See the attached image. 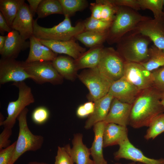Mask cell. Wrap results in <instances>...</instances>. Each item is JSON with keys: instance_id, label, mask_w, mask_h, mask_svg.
Segmentation results:
<instances>
[{"instance_id": "obj_26", "label": "cell", "mask_w": 164, "mask_h": 164, "mask_svg": "<svg viewBox=\"0 0 164 164\" xmlns=\"http://www.w3.org/2000/svg\"><path fill=\"white\" fill-rule=\"evenodd\" d=\"M108 32L84 31L77 36L75 39L80 41L86 47L91 48L97 45L103 44L106 40Z\"/></svg>"}, {"instance_id": "obj_19", "label": "cell", "mask_w": 164, "mask_h": 164, "mask_svg": "<svg viewBox=\"0 0 164 164\" xmlns=\"http://www.w3.org/2000/svg\"><path fill=\"white\" fill-rule=\"evenodd\" d=\"M82 139V135L77 133L72 140V147L69 144L64 146L76 164H95L90 158V149L83 143Z\"/></svg>"}, {"instance_id": "obj_5", "label": "cell", "mask_w": 164, "mask_h": 164, "mask_svg": "<svg viewBox=\"0 0 164 164\" xmlns=\"http://www.w3.org/2000/svg\"><path fill=\"white\" fill-rule=\"evenodd\" d=\"M25 108L18 116L19 130L18 138L16 141L14 154L10 164H14L25 152L36 151L42 147L44 138L41 135H35L29 130L27 125V115L28 112Z\"/></svg>"}, {"instance_id": "obj_4", "label": "cell", "mask_w": 164, "mask_h": 164, "mask_svg": "<svg viewBox=\"0 0 164 164\" xmlns=\"http://www.w3.org/2000/svg\"><path fill=\"white\" fill-rule=\"evenodd\" d=\"M64 20L58 25L51 28L39 26L38 18L33 21V35L39 39L59 41H68L85 31L83 21L78 22L74 26L70 18L65 16Z\"/></svg>"}, {"instance_id": "obj_24", "label": "cell", "mask_w": 164, "mask_h": 164, "mask_svg": "<svg viewBox=\"0 0 164 164\" xmlns=\"http://www.w3.org/2000/svg\"><path fill=\"white\" fill-rule=\"evenodd\" d=\"M52 63L54 67L63 79L73 81L77 77L78 70L74 60L72 58L69 56H57Z\"/></svg>"}, {"instance_id": "obj_12", "label": "cell", "mask_w": 164, "mask_h": 164, "mask_svg": "<svg viewBox=\"0 0 164 164\" xmlns=\"http://www.w3.org/2000/svg\"><path fill=\"white\" fill-rule=\"evenodd\" d=\"M134 30L148 37L154 45L164 51V16L150 18L140 23Z\"/></svg>"}, {"instance_id": "obj_47", "label": "cell", "mask_w": 164, "mask_h": 164, "mask_svg": "<svg viewBox=\"0 0 164 164\" xmlns=\"http://www.w3.org/2000/svg\"><path fill=\"white\" fill-rule=\"evenodd\" d=\"M27 164H49L48 163L41 162H38L36 161L31 162L28 163Z\"/></svg>"}, {"instance_id": "obj_42", "label": "cell", "mask_w": 164, "mask_h": 164, "mask_svg": "<svg viewBox=\"0 0 164 164\" xmlns=\"http://www.w3.org/2000/svg\"><path fill=\"white\" fill-rule=\"evenodd\" d=\"M13 29L8 25L2 13L0 12V31L1 33L11 32Z\"/></svg>"}, {"instance_id": "obj_25", "label": "cell", "mask_w": 164, "mask_h": 164, "mask_svg": "<svg viewBox=\"0 0 164 164\" xmlns=\"http://www.w3.org/2000/svg\"><path fill=\"white\" fill-rule=\"evenodd\" d=\"M104 47L103 44H101L90 48L89 50L83 53L78 58L74 60L77 70L97 67Z\"/></svg>"}, {"instance_id": "obj_46", "label": "cell", "mask_w": 164, "mask_h": 164, "mask_svg": "<svg viewBox=\"0 0 164 164\" xmlns=\"http://www.w3.org/2000/svg\"><path fill=\"white\" fill-rule=\"evenodd\" d=\"M6 39V36H0V53L3 50Z\"/></svg>"}, {"instance_id": "obj_22", "label": "cell", "mask_w": 164, "mask_h": 164, "mask_svg": "<svg viewBox=\"0 0 164 164\" xmlns=\"http://www.w3.org/2000/svg\"><path fill=\"white\" fill-rule=\"evenodd\" d=\"M106 124L104 121H103L96 123L93 126L94 137L90 150L95 164H108L103 152V133Z\"/></svg>"}, {"instance_id": "obj_15", "label": "cell", "mask_w": 164, "mask_h": 164, "mask_svg": "<svg viewBox=\"0 0 164 164\" xmlns=\"http://www.w3.org/2000/svg\"><path fill=\"white\" fill-rule=\"evenodd\" d=\"M33 16L29 6L25 2L20 6L11 28L18 31L25 40L33 35Z\"/></svg>"}, {"instance_id": "obj_33", "label": "cell", "mask_w": 164, "mask_h": 164, "mask_svg": "<svg viewBox=\"0 0 164 164\" xmlns=\"http://www.w3.org/2000/svg\"><path fill=\"white\" fill-rule=\"evenodd\" d=\"M85 31L99 32H107L111 23L96 19L90 16L83 21Z\"/></svg>"}, {"instance_id": "obj_8", "label": "cell", "mask_w": 164, "mask_h": 164, "mask_svg": "<svg viewBox=\"0 0 164 164\" xmlns=\"http://www.w3.org/2000/svg\"><path fill=\"white\" fill-rule=\"evenodd\" d=\"M125 62L113 48L104 47L97 67L103 75L113 82L124 76Z\"/></svg>"}, {"instance_id": "obj_49", "label": "cell", "mask_w": 164, "mask_h": 164, "mask_svg": "<svg viewBox=\"0 0 164 164\" xmlns=\"http://www.w3.org/2000/svg\"><path fill=\"white\" fill-rule=\"evenodd\" d=\"M115 164H122L121 163H119V162L115 163ZM127 164H143L142 163H139V162H137V163H136L135 162H132L128 163Z\"/></svg>"}, {"instance_id": "obj_6", "label": "cell", "mask_w": 164, "mask_h": 164, "mask_svg": "<svg viewBox=\"0 0 164 164\" xmlns=\"http://www.w3.org/2000/svg\"><path fill=\"white\" fill-rule=\"evenodd\" d=\"M79 80L87 87L89 101L94 102L106 95L113 83L103 75L97 67L83 70L78 74Z\"/></svg>"}, {"instance_id": "obj_2", "label": "cell", "mask_w": 164, "mask_h": 164, "mask_svg": "<svg viewBox=\"0 0 164 164\" xmlns=\"http://www.w3.org/2000/svg\"><path fill=\"white\" fill-rule=\"evenodd\" d=\"M152 41L148 37L132 31L116 43V50L125 61L142 63L149 57V45Z\"/></svg>"}, {"instance_id": "obj_40", "label": "cell", "mask_w": 164, "mask_h": 164, "mask_svg": "<svg viewBox=\"0 0 164 164\" xmlns=\"http://www.w3.org/2000/svg\"><path fill=\"white\" fill-rule=\"evenodd\" d=\"M12 128H4L0 134V150L10 145L11 141L9 138L12 135Z\"/></svg>"}, {"instance_id": "obj_48", "label": "cell", "mask_w": 164, "mask_h": 164, "mask_svg": "<svg viewBox=\"0 0 164 164\" xmlns=\"http://www.w3.org/2000/svg\"><path fill=\"white\" fill-rule=\"evenodd\" d=\"M161 103L164 108V94H162L161 98Z\"/></svg>"}, {"instance_id": "obj_10", "label": "cell", "mask_w": 164, "mask_h": 164, "mask_svg": "<svg viewBox=\"0 0 164 164\" xmlns=\"http://www.w3.org/2000/svg\"><path fill=\"white\" fill-rule=\"evenodd\" d=\"M123 76L140 91L153 87L152 72L140 63L125 61Z\"/></svg>"}, {"instance_id": "obj_44", "label": "cell", "mask_w": 164, "mask_h": 164, "mask_svg": "<svg viewBox=\"0 0 164 164\" xmlns=\"http://www.w3.org/2000/svg\"><path fill=\"white\" fill-rule=\"evenodd\" d=\"M76 114L77 117L80 118H84L89 115L84 108L83 104L80 105L77 108L76 111Z\"/></svg>"}, {"instance_id": "obj_17", "label": "cell", "mask_w": 164, "mask_h": 164, "mask_svg": "<svg viewBox=\"0 0 164 164\" xmlns=\"http://www.w3.org/2000/svg\"><path fill=\"white\" fill-rule=\"evenodd\" d=\"M132 104L121 102L114 98L105 122L127 126L129 125Z\"/></svg>"}, {"instance_id": "obj_31", "label": "cell", "mask_w": 164, "mask_h": 164, "mask_svg": "<svg viewBox=\"0 0 164 164\" xmlns=\"http://www.w3.org/2000/svg\"><path fill=\"white\" fill-rule=\"evenodd\" d=\"M144 137L146 140L154 139L164 132V113L157 116L149 126Z\"/></svg>"}, {"instance_id": "obj_1", "label": "cell", "mask_w": 164, "mask_h": 164, "mask_svg": "<svg viewBox=\"0 0 164 164\" xmlns=\"http://www.w3.org/2000/svg\"><path fill=\"white\" fill-rule=\"evenodd\" d=\"M161 95L153 87L141 91L132 104L129 125L135 128L149 127L164 111L161 103Z\"/></svg>"}, {"instance_id": "obj_50", "label": "cell", "mask_w": 164, "mask_h": 164, "mask_svg": "<svg viewBox=\"0 0 164 164\" xmlns=\"http://www.w3.org/2000/svg\"><path fill=\"white\" fill-rule=\"evenodd\" d=\"M163 9H164V0H163Z\"/></svg>"}, {"instance_id": "obj_34", "label": "cell", "mask_w": 164, "mask_h": 164, "mask_svg": "<svg viewBox=\"0 0 164 164\" xmlns=\"http://www.w3.org/2000/svg\"><path fill=\"white\" fill-rule=\"evenodd\" d=\"M103 4L101 20L111 23L118 10L119 6L110 2L109 0H100Z\"/></svg>"}, {"instance_id": "obj_13", "label": "cell", "mask_w": 164, "mask_h": 164, "mask_svg": "<svg viewBox=\"0 0 164 164\" xmlns=\"http://www.w3.org/2000/svg\"><path fill=\"white\" fill-rule=\"evenodd\" d=\"M119 145L118 150L114 154L116 160L124 159L143 164H164V158L155 159L146 157L130 142L128 138Z\"/></svg>"}, {"instance_id": "obj_27", "label": "cell", "mask_w": 164, "mask_h": 164, "mask_svg": "<svg viewBox=\"0 0 164 164\" xmlns=\"http://www.w3.org/2000/svg\"><path fill=\"white\" fill-rule=\"evenodd\" d=\"M25 1L24 0H0V12L11 28L20 6L25 2Z\"/></svg>"}, {"instance_id": "obj_18", "label": "cell", "mask_w": 164, "mask_h": 164, "mask_svg": "<svg viewBox=\"0 0 164 164\" xmlns=\"http://www.w3.org/2000/svg\"><path fill=\"white\" fill-rule=\"evenodd\" d=\"M29 46V42L24 40L18 31L13 29L6 36L4 48L0 53L1 58L15 59L21 51Z\"/></svg>"}, {"instance_id": "obj_39", "label": "cell", "mask_w": 164, "mask_h": 164, "mask_svg": "<svg viewBox=\"0 0 164 164\" xmlns=\"http://www.w3.org/2000/svg\"><path fill=\"white\" fill-rule=\"evenodd\" d=\"M114 5L118 6H125L137 11L141 9L138 0H109Z\"/></svg>"}, {"instance_id": "obj_35", "label": "cell", "mask_w": 164, "mask_h": 164, "mask_svg": "<svg viewBox=\"0 0 164 164\" xmlns=\"http://www.w3.org/2000/svg\"><path fill=\"white\" fill-rule=\"evenodd\" d=\"M152 72L153 87L162 94H164V66Z\"/></svg>"}, {"instance_id": "obj_28", "label": "cell", "mask_w": 164, "mask_h": 164, "mask_svg": "<svg viewBox=\"0 0 164 164\" xmlns=\"http://www.w3.org/2000/svg\"><path fill=\"white\" fill-rule=\"evenodd\" d=\"M140 63L150 71L164 66V51L154 45L152 46L149 47L148 59Z\"/></svg>"}, {"instance_id": "obj_30", "label": "cell", "mask_w": 164, "mask_h": 164, "mask_svg": "<svg viewBox=\"0 0 164 164\" xmlns=\"http://www.w3.org/2000/svg\"><path fill=\"white\" fill-rule=\"evenodd\" d=\"M63 10V15L69 17L78 11L86 8L88 5L86 0H59Z\"/></svg>"}, {"instance_id": "obj_43", "label": "cell", "mask_w": 164, "mask_h": 164, "mask_svg": "<svg viewBox=\"0 0 164 164\" xmlns=\"http://www.w3.org/2000/svg\"><path fill=\"white\" fill-rule=\"evenodd\" d=\"M29 4V8L33 15L34 16L37 11L42 0H27Z\"/></svg>"}, {"instance_id": "obj_41", "label": "cell", "mask_w": 164, "mask_h": 164, "mask_svg": "<svg viewBox=\"0 0 164 164\" xmlns=\"http://www.w3.org/2000/svg\"><path fill=\"white\" fill-rule=\"evenodd\" d=\"M102 8L103 4L100 0H97L95 2L91 3V16L95 19L101 20Z\"/></svg>"}, {"instance_id": "obj_9", "label": "cell", "mask_w": 164, "mask_h": 164, "mask_svg": "<svg viewBox=\"0 0 164 164\" xmlns=\"http://www.w3.org/2000/svg\"><path fill=\"white\" fill-rule=\"evenodd\" d=\"M25 70L30 79L38 84L48 83L62 84L63 78L53 67L52 61H36L26 63L22 61Z\"/></svg>"}, {"instance_id": "obj_3", "label": "cell", "mask_w": 164, "mask_h": 164, "mask_svg": "<svg viewBox=\"0 0 164 164\" xmlns=\"http://www.w3.org/2000/svg\"><path fill=\"white\" fill-rule=\"evenodd\" d=\"M149 18L131 8L119 6L108 30L106 41L109 44H116L125 35Z\"/></svg>"}, {"instance_id": "obj_45", "label": "cell", "mask_w": 164, "mask_h": 164, "mask_svg": "<svg viewBox=\"0 0 164 164\" xmlns=\"http://www.w3.org/2000/svg\"><path fill=\"white\" fill-rule=\"evenodd\" d=\"M83 105L89 115L93 113L94 109V102L88 101L84 103Z\"/></svg>"}, {"instance_id": "obj_21", "label": "cell", "mask_w": 164, "mask_h": 164, "mask_svg": "<svg viewBox=\"0 0 164 164\" xmlns=\"http://www.w3.org/2000/svg\"><path fill=\"white\" fill-rule=\"evenodd\" d=\"M114 97L108 93L94 102V110L86 121L84 126L86 129L90 128L96 123L104 121L109 111Z\"/></svg>"}, {"instance_id": "obj_20", "label": "cell", "mask_w": 164, "mask_h": 164, "mask_svg": "<svg viewBox=\"0 0 164 164\" xmlns=\"http://www.w3.org/2000/svg\"><path fill=\"white\" fill-rule=\"evenodd\" d=\"M30 49L28 56L25 61L26 63L36 61H52L57 56L48 47L43 45L39 39L33 35L29 39Z\"/></svg>"}, {"instance_id": "obj_36", "label": "cell", "mask_w": 164, "mask_h": 164, "mask_svg": "<svg viewBox=\"0 0 164 164\" xmlns=\"http://www.w3.org/2000/svg\"><path fill=\"white\" fill-rule=\"evenodd\" d=\"M50 116L48 110L44 106H39L33 111L32 118L33 121L36 124H42L45 123Z\"/></svg>"}, {"instance_id": "obj_14", "label": "cell", "mask_w": 164, "mask_h": 164, "mask_svg": "<svg viewBox=\"0 0 164 164\" xmlns=\"http://www.w3.org/2000/svg\"><path fill=\"white\" fill-rule=\"evenodd\" d=\"M140 91L123 76L112 83L108 93L121 102L132 104Z\"/></svg>"}, {"instance_id": "obj_32", "label": "cell", "mask_w": 164, "mask_h": 164, "mask_svg": "<svg viewBox=\"0 0 164 164\" xmlns=\"http://www.w3.org/2000/svg\"><path fill=\"white\" fill-rule=\"evenodd\" d=\"M141 9H149L153 13L154 18L164 16L163 0H138Z\"/></svg>"}, {"instance_id": "obj_29", "label": "cell", "mask_w": 164, "mask_h": 164, "mask_svg": "<svg viewBox=\"0 0 164 164\" xmlns=\"http://www.w3.org/2000/svg\"><path fill=\"white\" fill-rule=\"evenodd\" d=\"M36 14L38 19L43 18L53 14H63V12L59 0H42Z\"/></svg>"}, {"instance_id": "obj_7", "label": "cell", "mask_w": 164, "mask_h": 164, "mask_svg": "<svg viewBox=\"0 0 164 164\" xmlns=\"http://www.w3.org/2000/svg\"><path fill=\"white\" fill-rule=\"evenodd\" d=\"M12 84L19 89L18 97L15 101L9 102L7 108L8 116L0 123V126L12 129L20 113L26 106L35 102L31 88L24 81L13 83Z\"/></svg>"}, {"instance_id": "obj_11", "label": "cell", "mask_w": 164, "mask_h": 164, "mask_svg": "<svg viewBox=\"0 0 164 164\" xmlns=\"http://www.w3.org/2000/svg\"><path fill=\"white\" fill-rule=\"evenodd\" d=\"M30 79L22 66V61L13 58L0 60V84H4L10 82H20Z\"/></svg>"}, {"instance_id": "obj_38", "label": "cell", "mask_w": 164, "mask_h": 164, "mask_svg": "<svg viewBox=\"0 0 164 164\" xmlns=\"http://www.w3.org/2000/svg\"><path fill=\"white\" fill-rule=\"evenodd\" d=\"M16 141L7 148L0 150V164H10L13 157Z\"/></svg>"}, {"instance_id": "obj_37", "label": "cell", "mask_w": 164, "mask_h": 164, "mask_svg": "<svg viewBox=\"0 0 164 164\" xmlns=\"http://www.w3.org/2000/svg\"><path fill=\"white\" fill-rule=\"evenodd\" d=\"M74 162L65 146H58L54 164H74Z\"/></svg>"}, {"instance_id": "obj_23", "label": "cell", "mask_w": 164, "mask_h": 164, "mask_svg": "<svg viewBox=\"0 0 164 164\" xmlns=\"http://www.w3.org/2000/svg\"><path fill=\"white\" fill-rule=\"evenodd\" d=\"M103 148L119 145L128 137L127 126L107 123L103 133Z\"/></svg>"}, {"instance_id": "obj_16", "label": "cell", "mask_w": 164, "mask_h": 164, "mask_svg": "<svg viewBox=\"0 0 164 164\" xmlns=\"http://www.w3.org/2000/svg\"><path fill=\"white\" fill-rule=\"evenodd\" d=\"M39 40L43 45L55 53L67 55L74 60L78 58L86 51V48L77 43L75 38L66 41Z\"/></svg>"}]
</instances>
